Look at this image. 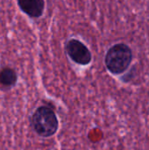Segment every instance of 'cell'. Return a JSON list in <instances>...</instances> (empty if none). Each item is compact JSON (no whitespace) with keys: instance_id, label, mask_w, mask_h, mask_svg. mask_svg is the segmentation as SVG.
<instances>
[{"instance_id":"obj_4","label":"cell","mask_w":149,"mask_h":150,"mask_svg":"<svg viewBox=\"0 0 149 150\" xmlns=\"http://www.w3.org/2000/svg\"><path fill=\"white\" fill-rule=\"evenodd\" d=\"M19 9L28 17L38 18L43 15L45 9L44 0H17Z\"/></svg>"},{"instance_id":"obj_5","label":"cell","mask_w":149,"mask_h":150,"mask_svg":"<svg viewBox=\"0 0 149 150\" xmlns=\"http://www.w3.org/2000/svg\"><path fill=\"white\" fill-rule=\"evenodd\" d=\"M17 82V74L11 68H4L0 71V83L3 86L11 87Z\"/></svg>"},{"instance_id":"obj_3","label":"cell","mask_w":149,"mask_h":150,"mask_svg":"<svg viewBox=\"0 0 149 150\" xmlns=\"http://www.w3.org/2000/svg\"><path fill=\"white\" fill-rule=\"evenodd\" d=\"M66 52L69 58L79 65H88L92 59L89 48L79 40L71 39L66 44Z\"/></svg>"},{"instance_id":"obj_1","label":"cell","mask_w":149,"mask_h":150,"mask_svg":"<svg viewBox=\"0 0 149 150\" xmlns=\"http://www.w3.org/2000/svg\"><path fill=\"white\" fill-rule=\"evenodd\" d=\"M133 54L130 47L126 44H116L112 46L105 55V65L108 70L114 74L119 75L124 73L131 64Z\"/></svg>"},{"instance_id":"obj_2","label":"cell","mask_w":149,"mask_h":150,"mask_svg":"<svg viewBox=\"0 0 149 150\" xmlns=\"http://www.w3.org/2000/svg\"><path fill=\"white\" fill-rule=\"evenodd\" d=\"M32 122L34 131L43 137L54 135L59 127L54 112L47 106L39 107L32 115Z\"/></svg>"}]
</instances>
